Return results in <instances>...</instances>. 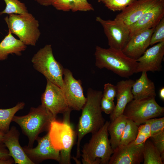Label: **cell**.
I'll return each mask as SVG.
<instances>
[{
    "label": "cell",
    "mask_w": 164,
    "mask_h": 164,
    "mask_svg": "<svg viewBox=\"0 0 164 164\" xmlns=\"http://www.w3.org/2000/svg\"><path fill=\"white\" fill-rule=\"evenodd\" d=\"M159 95L160 98L162 101H164V87H162L159 91Z\"/></svg>",
    "instance_id": "74e56055"
},
{
    "label": "cell",
    "mask_w": 164,
    "mask_h": 164,
    "mask_svg": "<svg viewBox=\"0 0 164 164\" xmlns=\"http://www.w3.org/2000/svg\"><path fill=\"white\" fill-rule=\"evenodd\" d=\"M70 110L63 114L62 122L53 120L48 131L50 140L53 147L60 152L62 164H71V152L75 142L76 133L70 123Z\"/></svg>",
    "instance_id": "277c9868"
},
{
    "label": "cell",
    "mask_w": 164,
    "mask_h": 164,
    "mask_svg": "<svg viewBox=\"0 0 164 164\" xmlns=\"http://www.w3.org/2000/svg\"><path fill=\"white\" fill-rule=\"evenodd\" d=\"M63 76V90L68 107L71 110L80 111L86 101L81 81L75 79L72 72L67 68L64 69Z\"/></svg>",
    "instance_id": "30bf717a"
},
{
    "label": "cell",
    "mask_w": 164,
    "mask_h": 164,
    "mask_svg": "<svg viewBox=\"0 0 164 164\" xmlns=\"http://www.w3.org/2000/svg\"><path fill=\"white\" fill-rule=\"evenodd\" d=\"M20 134L15 126H12L4 135L2 142L8 149L9 155L15 164H34L25 152L19 142Z\"/></svg>",
    "instance_id": "e0dca14e"
},
{
    "label": "cell",
    "mask_w": 164,
    "mask_h": 164,
    "mask_svg": "<svg viewBox=\"0 0 164 164\" xmlns=\"http://www.w3.org/2000/svg\"><path fill=\"white\" fill-rule=\"evenodd\" d=\"M10 157L9 151L4 144L0 143V158H9Z\"/></svg>",
    "instance_id": "e575fe53"
},
{
    "label": "cell",
    "mask_w": 164,
    "mask_h": 164,
    "mask_svg": "<svg viewBox=\"0 0 164 164\" xmlns=\"http://www.w3.org/2000/svg\"><path fill=\"white\" fill-rule=\"evenodd\" d=\"M25 105L24 102H20L12 108L0 109V131L5 133L9 130L14 116L17 112L22 109Z\"/></svg>",
    "instance_id": "603a6c76"
},
{
    "label": "cell",
    "mask_w": 164,
    "mask_h": 164,
    "mask_svg": "<svg viewBox=\"0 0 164 164\" xmlns=\"http://www.w3.org/2000/svg\"><path fill=\"white\" fill-rule=\"evenodd\" d=\"M15 163L12 157L0 158V164H12Z\"/></svg>",
    "instance_id": "d590c367"
},
{
    "label": "cell",
    "mask_w": 164,
    "mask_h": 164,
    "mask_svg": "<svg viewBox=\"0 0 164 164\" xmlns=\"http://www.w3.org/2000/svg\"><path fill=\"white\" fill-rule=\"evenodd\" d=\"M94 55L95 65L100 69L105 68L125 78L135 73L138 62L127 56L122 50L97 46Z\"/></svg>",
    "instance_id": "3957f363"
},
{
    "label": "cell",
    "mask_w": 164,
    "mask_h": 164,
    "mask_svg": "<svg viewBox=\"0 0 164 164\" xmlns=\"http://www.w3.org/2000/svg\"><path fill=\"white\" fill-rule=\"evenodd\" d=\"M149 138L160 153L162 160L164 159V131L151 137Z\"/></svg>",
    "instance_id": "f546056e"
},
{
    "label": "cell",
    "mask_w": 164,
    "mask_h": 164,
    "mask_svg": "<svg viewBox=\"0 0 164 164\" xmlns=\"http://www.w3.org/2000/svg\"><path fill=\"white\" fill-rule=\"evenodd\" d=\"M110 123L105 121L100 129L92 134L89 142L83 146L81 155L83 164H108L113 152L108 138V128Z\"/></svg>",
    "instance_id": "5b68a950"
},
{
    "label": "cell",
    "mask_w": 164,
    "mask_h": 164,
    "mask_svg": "<svg viewBox=\"0 0 164 164\" xmlns=\"http://www.w3.org/2000/svg\"><path fill=\"white\" fill-rule=\"evenodd\" d=\"M127 120V119L122 114L113 121H110L108 126V130L110 136L109 141L113 150L120 145Z\"/></svg>",
    "instance_id": "7402d4cb"
},
{
    "label": "cell",
    "mask_w": 164,
    "mask_h": 164,
    "mask_svg": "<svg viewBox=\"0 0 164 164\" xmlns=\"http://www.w3.org/2000/svg\"><path fill=\"white\" fill-rule=\"evenodd\" d=\"M116 85L108 83L104 84L103 97L108 99L114 101L116 97Z\"/></svg>",
    "instance_id": "d6a6232c"
},
{
    "label": "cell",
    "mask_w": 164,
    "mask_h": 164,
    "mask_svg": "<svg viewBox=\"0 0 164 164\" xmlns=\"http://www.w3.org/2000/svg\"><path fill=\"white\" fill-rule=\"evenodd\" d=\"M144 143L119 145L113 150L108 164H140L143 162Z\"/></svg>",
    "instance_id": "5bb4252c"
},
{
    "label": "cell",
    "mask_w": 164,
    "mask_h": 164,
    "mask_svg": "<svg viewBox=\"0 0 164 164\" xmlns=\"http://www.w3.org/2000/svg\"><path fill=\"white\" fill-rule=\"evenodd\" d=\"M41 5L48 6L52 5L53 0H34Z\"/></svg>",
    "instance_id": "8d00e7d4"
},
{
    "label": "cell",
    "mask_w": 164,
    "mask_h": 164,
    "mask_svg": "<svg viewBox=\"0 0 164 164\" xmlns=\"http://www.w3.org/2000/svg\"><path fill=\"white\" fill-rule=\"evenodd\" d=\"M100 105L102 112L110 114L113 113L115 106L113 101L103 97L101 101Z\"/></svg>",
    "instance_id": "836d02e7"
},
{
    "label": "cell",
    "mask_w": 164,
    "mask_h": 164,
    "mask_svg": "<svg viewBox=\"0 0 164 164\" xmlns=\"http://www.w3.org/2000/svg\"><path fill=\"white\" fill-rule=\"evenodd\" d=\"M149 139L144 143L143 164H163L160 152Z\"/></svg>",
    "instance_id": "cb8c5ba5"
},
{
    "label": "cell",
    "mask_w": 164,
    "mask_h": 164,
    "mask_svg": "<svg viewBox=\"0 0 164 164\" xmlns=\"http://www.w3.org/2000/svg\"><path fill=\"white\" fill-rule=\"evenodd\" d=\"M138 126L131 120L127 119L119 145H126L134 141L138 132Z\"/></svg>",
    "instance_id": "d4e9b609"
},
{
    "label": "cell",
    "mask_w": 164,
    "mask_h": 164,
    "mask_svg": "<svg viewBox=\"0 0 164 164\" xmlns=\"http://www.w3.org/2000/svg\"><path fill=\"white\" fill-rule=\"evenodd\" d=\"M164 55V41L147 49L143 54L136 60L138 65L135 73L143 72L159 71Z\"/></svg>",
    "instance_id": "4fadbf2b"
},
{
    "label": "cell",
    "mask_w": 164,
    "mask_h": 164,
    "mask_svg": "<svg viewBox=\"0 0 164 164\" xmlns=\"http://www.w3.org/2000/svg\"><path fill=\"white\" fill-rule=\"evenodd\" d=\"M46 80L45 90L41 96V104L56 117L58 114H63L70 109L63 89L49 80Z\"/></svg>",
    "instance_id": "8fae6325"
},
{
    "label": "cell",
    "mask_w": 164,
    "mask_h": 164,
    "mask_svg": "<svg viewBox=\"0 0 164 164\" xmlns=\"http://www.w3.org/2000/svg\"><path fill=\"white\" fill-rule=\"evenodd\" d=\"M134 81L132 79H128L117 83L116 85L117 103L113 112L110 114L111 121L123 114L126 105L133 99L131 89Z\"/></svg>",
    "instance_id": "d6986e66"
},
{
    "label": "cell",
    "mask_w": 164,
    "mask_h": 164,
    "mask_svg": "<svg viewBox=\"0 0 164 164\" xmlns=\"http://www.w3.org/2000/svg\"><path fill=\"white\" fill-rule=\"evenodd\" d=\"M158 0H136L121 11L115 19L129 26L136 22Z\"/></svg>",
    "instance_id": "ac0fdd59"
},
{
    "label": "cell",
    "mask_w": 164,
    "mask_h": 164,
    "mask_svg": "<svg viewBox=\"0 0 164 164\" xmlns=\"http://www.w3.org/2000/svg\"><path fill=\"white\" fill-rule=\"evenodd\" d=\"M155 27L141 31L131 36L122 50L130 58L137 60L141 56L150 45Z\"/></svg>",
    "instance_id": "2e32d148"
},
{
    "label": "cell",
    "mask_w": 164,
    "mask_h": 164,
    "mask_svg": "<svg viewBox=\"0 0 164 164\" xmlns=\"http://www.w3.org/2000/svg\"><path fill=\"white\" fill-rule=\"evenodd\" d=\"M164 41V17L155 27L151 36L150 45Z\"/></svg>",
    "instance_id": "83f0119b"
},
{
    "label": "cell",
    "mask_w": 164,
    "mask_h": 164,
    "mask_svg": "<svg viewBox=\"0 0 164 164\" xmlns=\"http://www.w3.org/2000/svg\"><path fill=\"white\" fill-rule=\"evenodd\" d=\"M6 6L5 9L0 12V15L4 14H21L28 12L26 5L19 0H3Z\"/></svg>",
    "instance_id": "484cf974"
},
{
    "label": "cell",
    "mask_w": 164,
    "mask_h": 164,
    "mask_svg": "<svg viewBox=\"0 0 164 164\" xmlns=\"http://www.w3.org/2000/svg\"><path fill=\"white\" fill-rule=\"evenodd\" d=\"M102 97L103 92L101 91L91 88L87 90L86 102L81 109L82 113L76 130L77 136V159L81 155L80 143L83 138L89 133L93 134L96 132L105 122L101 108Z\"/></svg>",
    "instance_id": "6da1fadb"
},
{
    "label": "cell",
    "mask_w": 164,
    "mask_h": 164,
    "mask_svg": "<svg viewBox=\"0 0 164 164\" xmlns=\"http://www.w3.org/2000/svg\"><path fill=\"white\" fill-rule=\"evenodd\" d=\"M136 0H98L108 9L113 11H121Z\"/></svg>",
    "instance_id": "4316f807"
},
{
    "label": "cell",
    "mask_w": 164,
    "mask_h": 164,
    "mask_svg": "<svg viewBox=\"0 0 164 164\" xmlns=\"http://www.w3.org/2000/svg\"><path fill=\"white\" fill-rule=\"evenodd\" d=\"M131 91L133 99H138L156 95L154 82L148 77L147 72H143L140 77L135 81Z\"/></svg>",
    "instance_id": "ffe728a7"
},
{
    "label": "cell",
    "mask_w": 164,
    "mask_h": 164,
    "mask_svg": "<svg viewBox=\"0 0 164 164\" xmlns=\"http://www.w3.org/2000/svg\"><path fill=\"white\" fill-rule=\"evenodd\" d=\"M74 0H53L52 4L56 9L64 12L72 11Z\"/></svg>",
    "instance_id": "4dcf8cb0"
},
{
    "label": "cell",
    "mask_w": 164,
    "mask_h": 164,
    "mask_svg": "<svg viewBox=\"0 0 164 164\" xmlns=\"http://www.w3.org/2000/svg\"><path fill=\"white\" fill-rule=\"evenodd\" d=\"M34 68L48 80L63 89L64 69L55 59L52 46L47 44L34 55L31 59Z\"/></svg>",
    "instance_id": "52a82bcc"
},
{
    "label": "cell",
    "mask_w": 164,
    "mask_h": 164,
    "mask_svg": "<svg viewBox=\"0 0 164 164\" xmlns=\"http://www.w3.org/2000/svg\"><path fill=\"white\" fill-rule=\"evenodd\" d=\"M94 8L87 0H74L73 12L94 11Z\"/></svg>",
    "instance_id": "1f68e13d"
},
{
    "label": "cell",
    "mask_w": 164,
    "mask_h": 164,
    "mask_svg": "<svg viewBox=\"0 0 164 164\" xmlns=\"http://www.w3.org/2000/svg\"><path fill=\"white\" fill-rule=\"evenodd\" d=\"M164 17V0H158L135 23L129 26L130 37L143 30L155 27Z\"/></svg>",
    "instance_id": "9a60e30c"
},
{
    "label": "cell",
    "mask_w": 164,
    "mask_h": 164,
    "mask_svg": "<svg viewBox=\"0 0 164 164\" xmlns=\"http://www.w3.org/2000/svg\"><path fill=\"white\" fill-rule=\"evenodd\" d=\"M56 119L53 114L41 104L30 108L25 115H14L12 120L20 127L23 134L28 138V147H33L34 142L42 132L49 130L51 122Z\"/></svg>",
    "instance_id": "7a4b0ae2"
},
{
    "label": "cell",
    "mask_w": 164,
    "mask_h": 164,
    "mask_svg": "<svg viewBox=\"0 0 164 164\" xmlns=\"http://www.w3.org/2000/svg\"><path fill=\"white\" fill-rule=\"evenodd\" d=\"M145 122L149 123L150 125L151 137L164 131V117H163L158 118H151L147 120Z\"/></svg>",
    "instance_id": "f1b7e54d"
},
{
    "label": "cell",
    "mask_w": 164,
    "mask_h": 164,
    "mask_svg": "<svg viewBox=\"0 0 164 164\" xmlns=\"http://www.w3.org/2000/svg\"><path fill=\"white\" fill-rule=\"evenodd\" d=\"M36 140L37 145L35 148H30L27 145L22 147L25 152L34 164H39L49 159L60 162V152L53 147L49 132L43 137L38 136Z\"/></svg>",
    "instance_id": "7c38bea8"
},
{
    "label": "cell",
    "mask_w": 164,
    "mask_h": 164,
    "mask_svg": "<svg viewBox=\"0 0 164 164\" xmlns=\"http://www.w3.org/2000/svg\"><path fill=\"white\" fill-rule=\"evenodd\" d=\"M155 97L133 99L126 105L123 114L138 126L149 119L162 116L164 108L157 103Z\"/></svg>",
    "instance_id": "ba28073f"
},
{
    "label": "cell",
    "mask_w": 164,
    "mask_h": 164,
    "mask_svg": "<svg viewBox=\"0 0 164 164\" xmlns=\"http://www.w3.org/2000/svg\"><path fill=\"white\" fill-rule=\"evenodd\" d=\"M8 30L25 45L35 46L41 35L39 23L31 13L10 14L4 18Z\"/></svg>",
    "instance_id": "8992f818"
},
{
    "label": "cell",
    "mask_w": 164,
    "mask_h": 164,
    "mask_svg": "<svg viewBox=\"0 0 164 164\" xmlns=\"http://www.w3.org/2000/svg\"><path fill=\"white\" fill-rule=\"evenodd\" d=\"M26 48L27 46L15 38L8 30L7 35L0 43V61L6 60L10 54L21 56Z\"/></svg>",
    "instance_id": "44dd1931"
},
{
    "label": "cell",
    "mask_w": 164,
    "mask_h": 164,
    "mask_svg": "<svg viewBox=\"0 0 164 164\" xmlns=\"http://www.w3.org/2000/svg\"><path fill=\"white\" fill-rule=\"evenodd\" d=\"M4 133L0 131V143H2Z\"/></svg>",
    "instance_id": "f35d334b"
},
{
    "label": "cell",
    "mask_w": 164,
    "mask_h": 164,
    "mask_svg": "<svg viewBox=\"0 0 164 164\" xmlns=\"http://www.w3.org/2000/svg\"><path fill=\"white\" fill-rule=\"evenodd\" d=\"M96 21L103 28L109 48L122 50L130 38L129 27L121 20H104L97 16Z\"/></svg>",
    "instance_id": "9c48e42d"
}]
</instances>
